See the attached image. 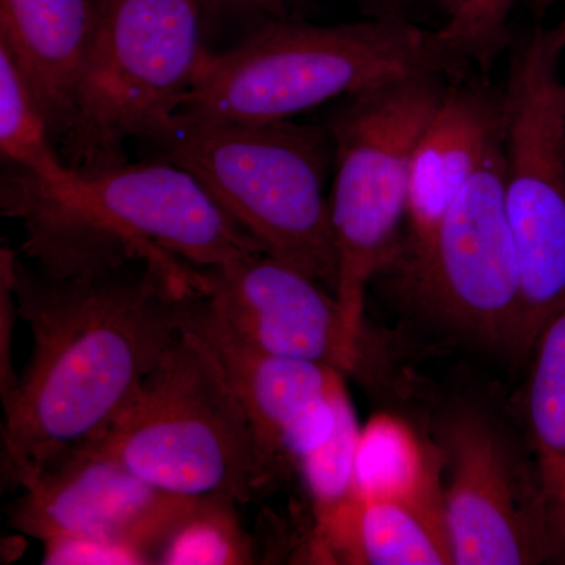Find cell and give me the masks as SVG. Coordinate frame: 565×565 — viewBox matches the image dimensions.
Listing matches in <instances>:
<instances>
[{"instance_id": "obj_16", "label": "cell", "mask_w": 565, "mask_h": 565, "mask_svg": "<svg viewBox=\"0 0 565 565\" xmlns=\"http://www.w3.org/2000/svg\"><path fill=\"white\" fill-rule=\"evenodd\" d=\"M313 539L319 556L334 563L455 564L446 531L444 492L418 500L353 498Z\"/></svg>"}, {"instance_id": "obj_28", "label": "cell", "mask_w": 565, "mask_h": 565, "mask_svg": "<svg viewBox=\"0 0 565 565\" xmlns=\"http://www.w3.org/2000/svg\"><path fill=\"white\" fill-rule=\"evenodd\" d=\"M563 3H564V20H563V22H561V28H563L565 31V0H563Z\"/></svg>"}, {"instance_id": "obj_18", "label": "cell", "mask_w": 565, "mask_h": 565, "mask_svg": "<svg viewBox=\"0 0 565 565\" xmlns=\"http://www.w3.org/2000/svg\"><path fill=\"white\" fill-rule=\"evenodd\" d=\"M441 451L434 455L399 416L377 414L360 429L353 463L356 500H418L440 494Z\"/></svg>"}, {"instance_id": "obj_3", "label": "cell", "mask_w": 565, "mask_h": 565, "mask_svg": "<svg viewBox=\"0 0 565 565\" xmlns=\"http://www.w3.org/2000/svg\"><path fill=\"white\" fill-rule=\"evenodd\" d=\"M435 31L411 20L318 25L277 21L236 46L204 52L174 118L292 120L300 111L419 73H459Z\"/></svg>"}, {"instance_id": "obj_4", "label": "cell", "mask_w": 565, "mask_h": 565, "mask_svg": "<svg viewBox=\"0 0 565 565\" xmlns=\"http://www.w3.org/2000/svg\"><path fill=\"white\" fill-rule=\"evenodd\" d=\"M147 141L202 182L263 253L337 292L327 192L334 148L327 126L173 117Z\"/></svg>"}, {"instance_id": "obj_25", "label": "cell", "mask_w": 565, "mask_h": 565, "mask_svg": "<svg viewBox=\"0 0 565 565\" xmlns=\"http://www.w3.org/2000/svg\"><path fill=\"white\" fill-rule=\"evenodd\" d=\"M13 248L2 245L0 250V397L6 405L17 392L20 375L13 367L14 323L20 319L13 280H11V258Z\"/></svg>"}, {"instance_id": "obj_5", "label": "cell", "mask_w": 565, "mask_h": 565, "mask_svg": "<svg viewBox=\"0 0 565 565\" xmlns=\"http://www.w3.org/2000/svg\"><path fill=\"white\" fill-rule=\"evenodd\" d=\"M451 76L412 74L344 96L327 125L334 148V296L349 334L363 348L366 288L399 256L416 147Z\"/></svg>"}, {"instance_id": "obj_19", "label": "cell", "mask_w": 565, "mask_h": 565, "mask_svg": "<svg viewBox=\"0 0 565 565\" xmlns=\"http://www.w3.org/2000/svg\"><path fill=\"white\" fill-rule=\"evenodd\" d=\"M0 152L11 169L63 185L74 178L63 162L39 96L13 52L0 41Z\"/></svg>"}, {"instance_id": "obj_10", "label": "cell", "mask_w": 565, "mask_h": 565, "mask_svg": "<svg viewBox=\"0 0 565 565\" xmlns=\"http://www.w3.org/2000/svg\"><path fill=\"white\" fill-rule=\"evenodd\" d=\"M444 514L452 563L522 565L559 559L544 492L508 435L459 412L444 427ZM444 475V473H441Z\"/></svg>"}, {"instance_id": "obj_7", "label": "cell", "mask_w": 565, "mask_h": 565, "mask_svg": "<svg viewBox=\"0 0 565 565\" xmlns=\"http://www.w3.org/2000/svg\"><path fill=\"white\" fill-rule=\"evenodd\" d=\"M206 28L199 0H98V21L57 148L76 172L128 161L191 90Z\"/></svg>"}, {"instance_id": "obj_27", "label": "cell", "mask_w": 565, "mask_h": 565, "mask_svg": "<svg viewBox=\"0 0 565 565\" xmlns=\"http://www.w3.org/2000/svg\"><path fill=\"white\" fill-rule=\"evenodd\" d=\"M553 2L555 0H531V6H533L534 13L542 17Z\"/></svg>"}, {"instance_id": "obj_14", "label": "cell", "mask_w": 565, "mask_h": 565, "mask_svg": "<svg viewBox=\"0 0 565 565\" xmlns=\"http://www.w3.org/2000/svg\"><path fill=\"white\" fill-rule=\"evenodd\" d=\"M503 88L452 74L416 147L403 247L388 270L415 262L427 250L445 215L503 139Z\"/></svg>"}, {"instance_id": "obj_9", "label": "cell", "mask_w": 565, "mask_h": 565, "mask_svg": "<svg viewBox=\"0 0 565 565\" xmlns=\"http://www.w3.org/2000/svg\"><path fill=\"white\" fill-rule=\"evenodd\" d=\"M503 139L490 151L415 262L393 269L457 332L512 352L520 266L504 203Z\"/></svg>"}, {"instance_id": "obj_15", "label": "cell", "mask_w": 565, "mask_h": 565, "mask_svg": "<svg viewBox=\"0 0 565 565\" xmlns=\"http://www.w3.org/2000/svg\"><path fill=\"white\" fill-rule=\"evenodd\" d=\"M98 21V0H0V41L39 96L55 143Z\"/></svg>"}, {"instance_id": "obj_11", "label": "cell", "mask_w": 565, "mask_h": 565, "mask_svg": "<svg viewBox=\"0 0 565 565\" xmlns=\"http://www.w3.org/2000/svg\"><path fill=\"white\" fill-rule=\"evenodd\" d=\"M182 327L211 353L250 419L273 479L333 433L348 392L344 374L327 364L259 351L234 333L189 285Z\"/></svg>"}, {"instance_id": "obj_13", "label": "cell", "mask_w": 565, "mask_h": 565, "mask_svg": "<svg viewBox=\"0 0 565 565\" xmlns=\"http://www.w3.org/2000/svg\"><path fill=\"white\" fill-rule=\"evenodd\" d=\"M189 500L148 484L93 440L22 489L10 508L9 525L41 542H121L139 546L151 559L152 546Z\"/></svg>"}, {"instance_id": "obj_24", "label": "cell", "mask_w": 565, "mask_h": 565, "mask_svg": "<svg viewBox=\"0 0 565 565\" xmlns=\"http://www.w3.org/2000/svg\"><path fill=\"white\" fill-rule=\"evenodd\" d=\"M204 22L236 20L253 24V31L277 21L303 20L311 0H199Z\"/></svg>"}, {"instance_id": "obj_8", "label": "cell", "mask_w": 565, "mask_h": 565, "mask_svg": "<svg viewBox=\"0 0 565 565\" xmlns=\"http://www.w3.org/2000/svg\"><path fill=\"white\" fill-rule=\"evenodd\" d=\"M504 92L503 184L519 256L516 359L565 308V31L512 41Z\"/></svg>"}, {"instance_id": "obj_26", "label": "cell", "mask_w": 565, "mask_h": 565, "mask_svg": "<svg viewBox=\"0 0 565 565\" xmlns=\"http://www.w3.org/2000/svg\"><path fill=\"white\" fill-rule=\"evenodd\" d=\"M370 18L382 20H411V13L426 6H437L441 0H356Z\"/></svg>"}, {"instance_id": "obj_20", "label": "cell", "mask_w": 565, "mask_h": 565, "mask_svg": "<svg viewBox=\"0 0 565 565\" xmlns=\"http://www.w3.org/2000/svg\"><path fill=\"white\" fill-rule=\"evenodd\" d=\"M228 497L191 498L152 546V564H255V546Z\"/></svg>"}, {"instance_id": "obj_23", "label": "cell", "mask_w": 565, "mask_h": 565, "mask_svg": "<svg viewBox=\"0 0 565 565\" xmlns=\"http://www.w3.org/2000/svg\"><path fill=\"white\" fill-rule=\"evenodd\" d=\"M41 563L47 565H140L151 564L147 552L121 542L102 539L63 537L43 542Z\"/></svg>"}, {"instance_id": "obj_6", "label": "cell", "mask_w": 565, "mask_h": 565, "mask_svg": "<svg viewBox=\"0 0 565 565\" xmlns=\"http://www.w3.org/2000/svg\"><path fill=\"white\" fill-rule=\"evenodd\" d=\"M95 441L148 484L177 497L244 504L274 482L243 405L184 327Z\"/></svg>"}, {"instance_id": "obj_12", "label": "cell", "mask_w": 565, "mask_h": 565, "mask_svg": "<svg viewBox=\"0 0 565 565\" xmlns=\"http://www.w3.org/2000/svg\"><path fill=\"white\" fill-rule=\"evenodd\" d=\"M189 285L234 333L259 351L359 373L363 345L332 291L291 264L259 253L222 266H189Z\"/></svg>"}, {"instance_id": "obj_21", "label": "cell", "mask_w": 565, "mask_h": 565, "mask_svg": "<svg viewBox=\"0 0 565 565\" xmlns=\"http://www.w3.org/2000/svg\"><path fill=\"white\" fill-rule=\"evenodd\" d=\"M362 424L356 419L349 392L338 405L333 433L323 444L297 460L294 470L302 478L313 505L315 533L329 525L353 494V463Z\"/></svg>"}, {"instance_id": "obj_17", "label": "cell", "mask_w": 565, "mask_h": 565, "mask_svg": "<svg viewBox=\"0 0 565 565\" xmlns=\"http://www.w3.org/2000/svg\"><path fill=\"white\" fill-rule=\"evenodd\" d=\"M525 399L535 470L565 563V308L535 344Z\"/></svg>"}, {"instance_id": "obj_2", "label": "cell", "mask_w": 565, "mask_h": 565, "mask_svg": "<svg viewBox=\"0 0 565 565\" xmlns=\"http://www.w3.org/2000/svg\"><path fill=\"white\" fill-rule=\"evenodd\" d=\"M0 211L24 228L22 256L51 277L140 262L222 266L263 253L202 182L166 158L74 170L63 185L9 167Z\"/></svg>"}, {"instance_id": "obj_1", "label": "cell", "mask_w": 565, "mask_h": 565, "mask_svg": "<svg viewBox=\"0 0 565 565\" xmlns=\"http://www.w3.org/2000/svg\"><path fill=\"white\" fill-rule=\"evenodd\" d=\"M11 280L32 355L3 405L2 476L22 490L102 437L177 340L188 263L51 277L14 250Z\"/></svg>"}, {"instance_id": "obj_22", "label": "cell", "mask_w": 565, "mask_h": 565, "mask_svg": "<svg viewBox=\"0 0 565 565\" xmlns=\"http://www.w3.org/2000/svg\"><path fill=\"white\" fill-rule=\"evenodd\" d=\"M515 0H441L445 22L435 31L456 65L489 73L512 46L511 17Z\"/></svg>"}]
</instances>
